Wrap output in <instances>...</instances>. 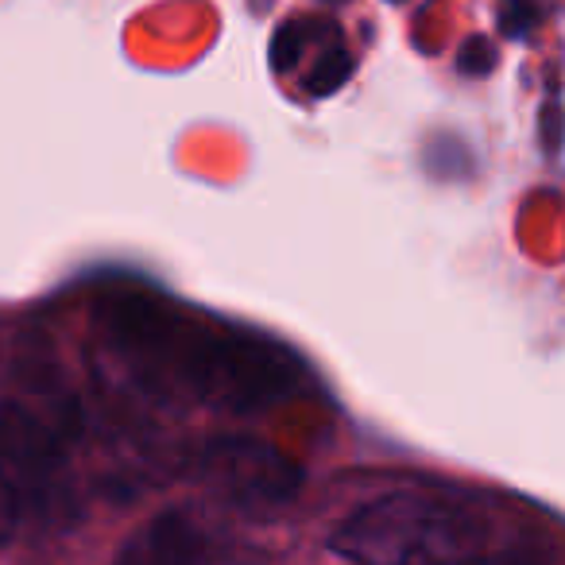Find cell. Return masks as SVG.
Returning a JSON list of instances; mask_svg holds the SVG:
<instances>
[{
    "mask_svg": "<svg viewBox=\"0 0 565 565\" xmlns=\"http://www.w3.org/2000/svg\"><path fill=\"white\" fill-rule=\"evenodd\" d=\"M205 534L182 511H163L120 546L113 565H205Z\"/></svg>",
    "mask_w": 565,
    "mask_h": 565,
    "instance_id": "cell-5",
    "label": "cell"
},
{
    "mask_svg": "<svg viewBox=\"0 0 565 565\" xmlns=\"http://www.w3.org/2000/svg\"><path fill=\"white\" fill-rule=\"evenodd\" d=\"M307 32L310 24L307 20H291V24H282L271 40V66L275 71H295L302 58V47H307Z\"/></svg>",
    "mask_w": 565,
    "mask_h": 565,
    "instance_id": "cell-7",
    "label": "cell"
},
{
    "mask_svg": "<svg viewBox=\"0 0 565 565\" xmlns=\"http://www.w3.org/2000/svg\"><path fill=\"white\" fill-rule=\"evenodd\" d=\"M0 488L9 492L12 508L32 515L35 523L71 526L78 519L63 441L17 403H0Z\"/></svg>",
    "mask_w": 565,
    "mask_h": 565,
    "instance_id": "cell-3",
    "label": "cell"
},
{
    "mask_svg": "<svg viewBox=\"0 0 565 565\" xmlns=\"http://www.w3.org/2000/svg\"><path fill=\"white\" fill-rule=\"evenodd\" d=\"M557 143H562V105H557V94H550L542 105V148H546V156H557Z\"/></svg>",
    "mask_w": 565,
    "mask_h": 565,
    "instance_id": "cell-10",
    "label": "cell"
},
{
    "mask_svg": "<svg viewBox=\"0 0 565 565\" xmlns=\"http://www.w3.org/2000/svg\"><path fill=\"white\" fill-rule=\"evenodd\" d=\"M330 550L356 565H477L488 557V523L465 503L395 492L353 511Z\"/></svg>",
    "mask_w": 565,
    "mask_h": 565,
    "instance_id": "cell-2",
    "label": "cell"
},
{
    "mask_svg": "<svg viewBox=\"0 0 565 565\" xmlns=\"http://www.w3.org/2000/svg\"><path fill=\"white\" fill-rule=\"evenodd\" d=\"M477 565H550L546 562V554H542L539 546H508V550H500V554H488L484 562H477Z\"/></svg>",
    "mask_w": 565,
    "mask_h": 565,
    "instance_id": "cell-11",
    "label": "cell"
},
{
    "mask_svg": "<svg viewBox=\"0 0 565 565\" xmlns=\"http://www.w3.org/2000/svg\"><path fill=\"white\" fill-rule=\"evenodd\" d=\"M12 526H17V508H12L9 492L0 488V546H9L12 539Z\"/></svg>",
    "mask_w": 565,
    "mask_h": 565,
    "instance_id": "cell-12",
    "label": "cell"
},
{
    "mask_svg": "<svg viewBox=\"0 0 565 565\" xmlns=\"http://www.w3.org/2000/svg\"><path fill=\"white\" fill-rule=\"evenodd\" d=\"M542 20V0H500V32L508 40H526Z\"/></svg>",
    "mask_w": 565,
    "mask_h": 565,
    "instance_id": "cell-8",
    "label": "cell"
},
{
    "mask_svg": "<svg viewBox=\"0 0 565 565\" xmlns=\"http://www.w3.org/2000/svg\"><path fill=\"white\" fill-rule=\"evenodd\" d=\"M194 472L228 508L248 515H271L299 495L302 469L259 438H213L198 449Z\"/></svg>",
    "mask_w": 565,
    "mask_h": 565,
    "instance_id": "cell-4",
    "label": "cell"
},
{
    "mask_svg": "<svg viewBox=\"0 0 565 565\" xmlns=\"http://www.w3.org/2000/svg\"><path fill=\"white\" fill-rule=\"evenodd\" d=\"M109 353L132 384L167 403H202L213 411H264L302 387V361L279 341L148 299L117 295L97 307Z\"/></svg>",
    "mask_w": 565,
    "mask_h": 565,
    "instance_id": "cell-1",
    "label": "cell"
},
{
    "mask_svg": "<svg viewBox=\"0 0 565 565\" xmlns=\"http://www.w3.org/2000/svg\"><path fill=\"white\" fill-rule=\"evenodd\" d=\"M492 66H495L492 40H484V35H472V40H465L461 55H457V71L472 74V78H484V74H492Z\"/></svg>",
    "mask_w": 565,
    "mask_h": 565,
    "instance_id": "cell-9",
    "label": "cell"
},
{
    "mask_svg": "<svg viewBox=\"0 0 565 565\" xmlns=\"http://www.w3.org/2000/svg\"><path fill=\"white\" fill-rule=\"evenodd\" d=\"M349 74H353V55H349L345 47H326L322 55H318V63H315V71H310V78H307V94L310 97H330V94H338L341 86L349 82Z\"/></svg>",
    "mask_w": 565,
    "mask_h": 565,
    "instance_id": "cell-6",
    "label": "cell"
}]
</instances>
